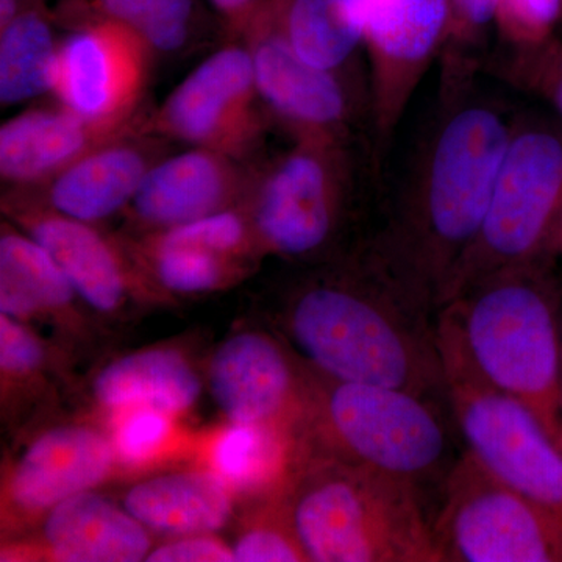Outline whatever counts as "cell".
<instances>
[{
    "label": "cell",
    "instance_id": "5b68a950",
    "mask_svg": "<svg viewBox=\"0 0 562 562\" xmlns=\"http://www.w3.org/2000/svg\"><path fill=\"white\" fill-rule=\"evenodd\" d=\"M561 211L562 125L541 117L514 120L486 217L439 306L492 273L546 257Z\"/></svg>",
    "mask_w": 562,
    "mask_h": 562
},
{
    "label": "cell",
    "instance_id": "4dcf8cb0",
    "mask_svg": "<svg viewBox=\"0 0 562 562\" xmlns=\"http://www.w3.org/2000/svg\"><path fill=\"white\" fill-rule=\"evenodd\" d=\"M121 412L114 428V453L125 464H140L154 457L169 438L171 414L150 406H133Z\"/></svg>",
    "mask_w": 562,
    "mask_h": 562
},
{
    "label": "cell",
    "instance_id": "4316f807",
    "mask_svg": "<svg viewBox=\"0 0 562 562\" xmlns=\"http://www.w3.org/2000/svg\"><path fill=\"white\" fill-rule=\"evenodd\" d=\"M284 446L266 424H232L214 443L217 475L235 490H258L281 472Z\"/></svg>",
    "mask_w": 562,
    "mask_h": 562
},
{
    "label": "cell",
    "instance_id": "e575fe53",
    "mask_svg": "<svg viewBox=\"0 0 562 562\" xmlns=\"http://www.w3.org/2000/svg\"><path fill=\"white\" fill-rule=\"evenodd\" d=\"M44 351L38 339L14 317L0 316V368L3 372L29 373L40 368Z\"/></svg>",
    "mask_w": 562,
    "mask_h": 562
},
{
    "label": "cell",
    "instance_id": "d6986e66",
    "mask_svg": "<svg viewBox=\"0 0 562 562\" xmlns=\"http://www.w3.org/2000/svg\"><path fill=\"white\" fill-rule=\"evenodd\" d=\"M146 172L138 151L125 147L101 151L83 158L55 181L52 203L70 220H103L136 194Z\"/></svg>",
    "mask_w": 562,
    "mask_h": 562
},
{
    "label": "cell",
    "instance_id": "1f68e13d",
    "mask_svg": "<svg viewBox=\"0 0 562 562\" xmlns=\"http://www.w3.org/2000/svg\"><path fill=\"white\" fill-rule=\"evenodd\" d=\"M157 271L169 290L187 294L210 291L221 279L220 262L199 247H161Z\"/></svg>",
    "mask_w": 562,
    "mask_h": 562
},
{
    "label": "cell",
    "instance_id": "2e32d148",
    "mask_svg": "<svg viewBox=\"0 0 562 562\" xmlns=\"http://www.w3.org/2000/svg\"><path fill=\"white\" fill-rule=\"evenodd\" d=\"M201 380L176 350L127 355L106 366L94 382L95 398L113 409L150 406L168 414L190 408L201 395Z\"/></svg>",
    "mask_w": 562,
    "mask_h": 562
},
{
    "label": "cell",
    "instance_id": "52a82bcc",
    "mask_svg": "<svg viewBox=\"0 0 562 562\" xmlns=\"http://www.w3.org/2000/svg\"><path fill=\"white\" fill-rule=\"evenodd\" d=\"M446 398L473 460L562 517V447L525 403L491 386L436 330Z\"/></svg>",
    "mask_w": 562,
    "mask_h": 562
},
{
    "label": "cell",
    "instance_id": "5bb4252c",
    "mask_svg": "<svg viewBox=\"0 0 562 562\" xmlns=\"http://www.w3.org/2000/svg\"><path fill=\"white\" fill-rule=\"evenodd\" d=\"M44 538L58 561L138 562L150 553L146 527L127 509L91 491L54 506Z\"/></svg>",
    "mask_w": 562,
    "mask_h": 562
},
{
    "label": "cell",
    "instance_id": "7c38bea8",
    "mask_svg": "<svg viewBox=\"0 0 562 562\" xmlns=\"http://www.w3.org/2000/svg\"><path fill=\"white\" fill-rule=\"evenodd\" d=\"M262 98L313 143L333 144L349 117V101L335 70L317 68L295 52L286 32L269 33L254 54Z\"/></svg>",
    "mask_w": 562,
    "mask_h": 562
},
{
    "label": "cell",
    "instance_id": "74e56055",
    "mask_svg": "<svg viewBox=\"0 0 562 562\" xmlns=\"http://www.w3.org/2000/svg\"><path fill=\"white\" fill-rule=\"evenodd\" d=\"M546 257H562V211L547 243Z\"/></svg>",
    "mask_w": 562,
    "mask_h": 562
},
{
    "label": "cell",
    "instance_id": "8992f818",
    "mask_svg": "<svg viewBox=\"0 0 562 562\" xmlns=\"http://www.w3.org/2000/svg\"><path fill=\"white\" fill-rule=\"evenodd\" d=\"M312 384L306 416L336 454L419 487L449 457V432L431 398L380 384Z\"/></svg>",
    "mask_w": 562,
    "mask_h": 562
},
{
    "label": "cell",
    "instance_id": "277c9868",
    "mask_svg": "<svg viewBox=\"0 0 562 562\" xmlns=\"http://www.w3.org/2000/svg\"><path fill=\"white\" fill-rule=\"evenodd\" d=\"M288 503L314 562H441L419 487L328 458L306 468Z\"/></svg>",
    "mask_w": 562,
    "mask_h": 562
},
{
    "label": "cell",
    "instance_id": "f546056e",
    "mask_svg": "<svg viewBox=\"0 0 562 562\" xmlns=\"http://www.w3.org/2000/svg\"><path fill=\"white\" fill-rule=\"evenodd\" d=\"M561 21L562 0H497L495 31L509 50L549 43Z\"/></svg>",
    "mask_w": 562,
    "mask_h": 562
},
{
    "label": "cell",
    "instance_id": "ba28073f",
    "mask_svg": "<svg viewBox=\"0 0 562 562\" xmlns=\"http://www.w3.org/2000/svg\"><path fill=\"white\" fill-rule=\"evenodd\" d=\"M431 520L441 562H562V517L491 475L465 452Z\"/></svg>",
    "mask_w": 562,
    "mask_h": 562
},
{
    "label": "cell",
    "instance_id": "e0dca14e",
    "mask_svg": "<svg viewBox=\"0 0 562 562\" xmlns=\"http://www.w3.org/2000/svg\"><path fill=\"white\" fill-rule=\"evenodd\" d=\"M254 80V58L247 52L238 47L217 52L173 92L166 103V124L181 138L209 139Z\"/></svg>",
    "mask_w": 562,
    "mask_h": 562
},
{
    "label": "cell",
    "instance_id": "83f0119b",
    "mask_svg": "<svg viewBox=\"0 0 562 562\" xmlns=\"http://www.w3.org/2000/svg\"><path fill=\"white\" fill-rule=\"evenodd\" d=\"M110 20L132 29L155 49L177 50L190 36L195 0H98Z\"/></svg>",
    "mask_w": 562,
    "mask_h": 562
},
{
    "label": "cell",
    "instance_id": "3957f363",
    "mask_svg": "<svg viewBox=\"0 0 562 562\" xmlns=\"http://www.w3.org/2000/svg\"><path fill=\"white\" fill-rule=\"evenodd\" d=\"M552 258L502 269L439 306L435 328L562 447V291Z\"/></svg>",
    "mask_w": 562,
    "mask_h": 562
},
{
    "label": "cell",
    "instance_id": "cb8c5ba5",
    "mask_svg": "<svg viewBox=\"0 0 562 562\" xmlns=\"http://www.w3.org/2000/svg\"><path fill=\"white\" fill-rule=\"evenodd\" d=\"M79 117L33 111L0 131V171L11 180H32L70 160L83 147Z\"/></svg>",
    "mask_w": 562,
    "mask_h": 562
},
{
    "label": "cell",
    "instance_id": "7a4b0ae2",
    "mask_svg": "<svg viewBox=\"0 0 562 562\" xmlns=\"http://www.w3.org/2000/svg\"><path fill=\"white\" fill-rule=\"evenodd\" d=\"M431 317L368 254L353 277L295 295L288 330L322 376L431 398L446 395Z\"/></svg>",
    "mask_w": 562,
    "mask_h": 562
},
{
    "label": "cell",
    "instance_id": "6da1fadb",
    "mask_svg": "<svg viewBox=\"0 0 562 562\" xmlns=\"http://www.w3.org/2000/svg\"><path fill=\"white\" fill-rule=\"evenodd\" d=\"M514 120L473 85L439 98L387 224L368 254L422 312L435 316L479 236Z\"/></svg>",
    "mask_w": 562,
    "mask_h": 562
},
{
    "label": "cell",
    "instance_id": "836d02e7",
    "mask_svg": "<svg viewBox=\"0 0 562 562\" xmlns=\"http://www.w3.org/2000/svg\"><path fill=\"white\" fill-rule=\"evenodd\" d=\"M238 562H299L306 560L290 520L247 531L233 547Z\"/></svg>",
    "mask_w": 562,
    "mask_h": 562
},
{
    "label": "cell",
    "instance_id": "4fadbf2b",
    "mask_svg": "<svg viewBox=\"0 0 562 562\" xmlns=\"http://www.w3.org/2000/svg\"><path fill=\"white\" fill-rule=\"evenodd\" d=\"M113 457V446L101 432L85 427L55 428L22 454L11 476V497L27 512L52 509L101 483Z\"/></svg>",
    "mask_w": 562,
    "mask_h": 562
},
{
    "label": "cell",
    "instance_id": "d6a6232c",
    "mask_svg": "<svg viewBox=\"0 0 562 562\" xmlns=\"http://www.w3.org/2000/svg\"><path fill=\"white\" fill-rule=\"evenodd\" d=\"M243 221L233 213L206 214L177 225L162 238L161 247H199L205 250H231L241 243Z\"/></svg>",
    "mask_w": 562,
    "mask_h": 562
},
{
    "label": "cell",
    "instance_id": "ffe728a7",
    "mask_svg": "<svg viewBox=\"0 0 562 562\" xmlns=\"http://www.w3.org/2000/svg\"><path fill=\"white\" fill-rule=\"evenodd\" d=\"M32 233L92 308L109 313L120 306L124 297L120 266L91 228L70 217H49L38 222Z\"/></svg>",
    "mask_w": 562,
    "mask_h": 562
},
{
    "label": "cell",
    "instance_id": "9a60e30c",
    "mask_svg": "<svg viewBox=\"0 0 562 562\" xmlns=\"http://www.w3.org/2000/svg\"><path fill=\"white\" fill-rule=\"evenodd\" d=\"M124 508L146 528L171 536L211 535L231 519L227 483L216 472H181L136 484Z\"/></svg>",
    "mask_w": 562,
    "mask_h": 562
},
{
    "label": "cell",
    "instance_id": "8d00e7d4",
    "mask_svg": "<svg viewBox=\"0 0 562 562\" xmlns=\"http://www.w3.org/2000/svg\"><path fill=\"white\" fill-rule=\"evenodd\" d=\"M260 2L261 0H210L214 9L228 18L244 16L249 11L257 9Z\"/></svg>",
    "mask_w": 562,
    "mask_h": 562
},
{
    "label": "cell",
    "instance_id": "30bf717a",
    "mask_svg": "<svg viewBox=\"0 0 562 562\" xmlns=\"http://www.w3.org/2000/svg\"><path fill=\"white\" fill-rule=\"evenodd\" d=\"M331 154L333 144L308 140L266 180L258 199L257 224L271 249L303 257L330 239L341 203Z\"/></svg>",
    "mask_w": 562,
    "mask_h": 562
},
{
    "label": "cell",
    "instance_id": "d4e9b609",
    "mask_svg": "<svg viewBox=\"0 0 562 562\" xmlns=\"http://www.w3.org/2000/svg\"><path fill=\"white\" fill-rule=\"evenodd\" d=\"M58 57L49 22L35 9L25 10L2 29L0 99L29 101L57 87Z\"/></svg>",
    "mask_w": 562,
    "mask_h": 562
},
{
    "label": "cell",
    "instance_id": "f1b7e54d",
    "mask_svg": "<svg viewBox=\"0 0 562 562\" xmlns=\"http://www.w3.org/2000/svg\"><path fill=\"white\" fill-rule=\"evenodd\" d=\"M484 69L541 99L562 125V40L554 36L532 49H506L498 60L490 58Z\"/></svg>",
    "mask_w": 562,
    "mask_h": 562
},
{
    "label": "cell",
    "instance_id": "ac0fdd59",
    "mask_svg": "<svg viewBox=\"0 0 562 562\" xmlns=\"http://www.w3.org/2000/svg\"><path fill=\"white\" fill-rule=\"evenodd\" d=\"M225 184L220 161L191 151L146 172L133 202L143 220L177 227L216 209L224 198Z\"/></svg>",
    "mask_w": 562,
    "mask_h": 562
},
{
    "label": "cell",
    "instance_id": "7402d4cb",
    "mask_svg": "<svg viewBox=\"0 0 562 562\" xmlns=\"http://www.w3.org/2000/svg\"><path fill=\"white\" fill-rule=\"evenodd\" d=\"M368 0H284L283 25L295 52L336 70L364 43Z\"/></svg>",
    "mask_w": 562,
    "mask_h": 562
},
{
    "label": "cell",
    "instance_id": "484cf974",
    "mask_svg": "<svg viewBox=\"0 0 562 562\" xmlns=\"http://www.w3.org/2000/svg\"><path fill=\"white\" fill-rule=\"evenodd\" d=\"M449 24L439 63V98L457 94L473 85L486 66L484 44L495 29L497 0H447Z\"/></svg>",
    "mask_w": 562,
    "mask_h": 562
},
{
    "label": "cell",
    "instance_id": "d590c367",
    "mask_svg": "<svg viewBox=\"0 0 562 562\" xmlns=\"http://www.w3.org/2000/svg\"><path fill=\"white\" fill-rule=\"evenodd\" d=\"M149 562H231L235 561L233 549L210 535L183 536L179 541L166 543L150 550Z\"/></svg>",
    "mask_w": 562,
    "mask_h": 562
},
{
    "label": "cell",
    "instance_id": "9c48e42d",
    "mask_svg": "<svg viewBox=\"0 0 562 562\" xmlns=\"http://www.w3.org/2000/svg\"><path fill=\"white\" fill-rule=\"evenodd\" d=\"M447 24V0H368L371 117L382 158L425 74L441 55Z\"/></svg>",
    "mask_w": 562,
    "mask_h": 562
},
{
    "label": "cell",
    "instance_id": "44dd1931",
    "mask_svg": "<svg viewBox=\"0 0 562 562\" xmlns=\"http://www.w3.org/2000/svg\"><path fill=\"white\" fill-rule=\"evenodd\" d=\"M120 47L106 33L83 31L66 41L58 57L57 87L80 120H99L117 105L127 87Z\"/></svg>",
    "mask_w": 562,
    "mask_h": 562
},
{
    "label": "cell",
    "instance_id": "603a6c76",
    "mask_svg": "<svg viewBox=\"0 0 562 562\" xmlns=\"http://www.w3.org/2000/svg\"><path fill=\"white\" fill-rule=\"evenodd\" d=\"M72 284L41 244L20 235L0 239V310L20 319L61 308L72 301Z\"/></svg>",
    "mask_w": 562,
    "mask_h": 562
},
{
    "label": "cell",
    "instance_id": "8fae6325",
    "mask_svg": "<svg viewBox=\"0 0 562 562\" xmlns=\"http://www.w3.org/2000/svg\"><path fill=\"white\" fill-rule=\"evenodd\" d=\"M214 401L232 424H266L308 414L312 386L303 387L290 358L260 333H241L220 347L210 368Z\"/></svg>",
    "mask_w": 562,
    "mask_h": 562
}]
</instances>
